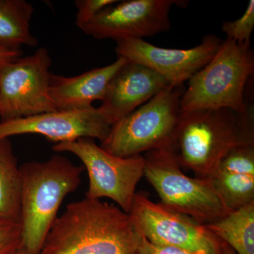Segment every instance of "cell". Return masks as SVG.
I'll list each match as a JSON object with an SVG mask.
<instances>
[{
	"label": "cell",
	"instance_id": "6da1fadb",
	"mask_svg": "<svg viewBox=\"0 0 254 254\" xmlns=\"http://www.w3.org/2000/svg\"><path fill=\"white\" fill-rule=\"evenodd\" d=\"M141 239L129 214L85 198L66 206L38 254H137Z\"/></svg>",
	"mask_w": 254,
	"mask_h": 254
},
{
	"label": "cell",
	"instance_id": "7a4b0ae2",
	"mask_svg": "<svg viewBox=\"0 0 254 254\" xmlns=\"http://www.w3.org/2000/svg\"><path fill=\"white\" fill-rule=\"evenodd\" d=\"M254 144V109L180 113L169 149L182 168L207 178L225 155L239 145Z\"/></svg>",
	"mask_w": 254,
	"mask_h": 254
},
{
	"label": "cell",
	"instance_id": "3957f363",
	"mask_svg": "<svg viewBox=\"0 0 254 254\" xmlns=\"http://www.w3.org/2000/svg\"><path fill=\"white\" fill-rule=\"evenodd\" d=\"M20 170L22 235L16 254H38L58 218L63 200L79 186L84 168L55 155L46 161L23 164Z\"/></svg>",
	"mask_w": 254,
	"mask_h": 254
},
{
	"label": "cell",
	"instance_id": "277c9868",
	"mask_svg": "<svg viewBox=\"0 0 254 254\" xmlns=\"http://www.w3.org/2000/svg\"><path fill=\"white\" fill-rule=\"evenodd\" d=\"M254 73L251 44L227 38L210 62L187 81L180 113L218 109L246 113L251 107L246 100V88Z\"/></svg>",
	"mask_w": 254,
	"mask_h": 254
},
{
	"label": "cell",
	"instance_id": "5b68a950",
	"mask_svg": "<svg viewBox=\"0 0 254 254\" xmlns=\"http://www.w3.org/2000/svg\"><path fill=\"white\" fill-rule=\"evenodd\" d=\"M183 86H169L110 128L100 146L121 158L166 148L173 140L180 115Z\"/></svg>",
	"mask_w": 254,
	"mask_h": 254
},
{
	"label": "cell",
	"instance_id": "8992f818",
	"mask_svg": "<svg viewBox=\"0 0 254 254\" xmlns=\"http://www.w3.org/2000/svg\"><path fill=\"white\" fill-rule=\"evenodd\" d=\"M144 158L143 176L158 193L162 204L204 225L231 213L210 180L185 175L168 147L147 152Z\"/></svg>",
	"mask_w": 254,
	"mask_h": 254
},
{
	"label": "cell",
	"instance_id": "52a82bcc",
	"mask_svg": "<svg viewBox=\"0 0 254 254\" xmlns=\"http://www.w3.org/2000/svg\"><path fill=\"white\" fill-rule=\"evenodd\" d=\"M53 149L58 153L66 152L76 155L83 164L89 177L86 198H109L124 212L130 213L137 184L144 174V156H116L89 138L55 143Z\"/></svg>",
	"mask_w": 254,
	"mask_h": 254
},
{
	"label": "cell",
	"instance_id": "ba28073f",
	"mask_svg": "<svg viewBox=\"0 0 254 254\" xmlns=\"http://www.w3.org/2000/svg\"><path fill=\"white\" fill-rule=\"evenodd\" d=\"M52 59L40 48L0 66V121L55 111L49 93Z\"/></svg>",
	"mask_w": 254,
	"mask_h": 254
},
{
	"label": "cell",
	"instance_id": "9c48e42d",
	"mask_svg": "<svg viewBox=\"0 0 254 254\" xmlns=\"http://www.w3.org/2000/svg\"><path fill=\"white\" fill-rule=\"evenodd\" d=\"M128 214L137 230L150 243L221 254L222 241L206 225L161 203H154L143 192L136 193Z\"/></svg>",
	"mask_w": 254,
	"mask_h": 254
},
{
	"label": "cell",
	"instance_id": "30bf717a",
	"mask_svg": "<svg viewBox=\"0 0 254 254\" xmlns=\"http://www.w3.org/2000/svg\"><path fill=\"white\" fill-rule=\"evenodd\" d=\"M175 0L118 1L102 10L81 31L97 40L143 39L171 27L170 11Z\"/></svg>",
	"mask_w": 254,
	"mask_h": 254
},
{
	"label": "cell",
	"instance_id": "8fae6325",
	"mask_svg": "<svg viewBox=\"0 0 254 254\" xmlns=\"http://www.w3.org/2000/svg\"><path fill=\"white\" fill-rule=\"evenodd\" d=\"M222 40L208 35L197 46L189 49H170L150 44L143 39L117 41L118 58L140 64L163 76L170 86H183L205 66L217 53Z\"/></svg>",
	"mask_w": 254,
	"mask_h": 254
},
{
	"label": "cell",
	"instance_id": "7c38bea8",
	"mask_svg": "<svg viewBox=\"0 0 254 254\" xmlns=\"http://www.w3.org/2000/svg\"><path fill=\"white\" fill-rule=\"evenodd\" d=\"M112 125L99 108L55 110L27 118L0 121V140L21 134H39L56 143L80 138L99 139L108 136Z\"/></svg>",
	"mask_w": 254,
	"mask_h": 254
},
{
	"label": "cell",
	"instance_id": "4fadbf2b",
	"mask_svg": "<svg viewBox=\"0 0 254 254\" xmlns=\"http://www.w3.org/2000/svg\"><path fill=\"white\" fill-rule=\"evenodd\" d=\"M169 86L158 73L127 61L110 81L98 108L113 125Z\"/></svg>",
	"mask_w": 254,
	"mask_h": 254
},
{
	"label": "cell",
	"instance_id": "5bb4252c",
	"mask_svg": "<svg viewBox=\"0 0 254 254\" xmlns=\"http://www.w3.org/2000/svg\"><path fill=\"white\" fill-rule=\"evenodd\" d=\"M127 60L122 58L108 66L93 68L74 76L52 73L49 93L57 110H77L93 107L103 100L110 81Z\"/></svg>",
	"mask_w": 254,
	"mask_h": 254
},
{
	"label": "cell",
	"instance_id": "9a60e30c",
	"mask_svg": "<svg viewBox=\"0 0 254 254\" xmlns=\"http://www.w3.org/2000/svg\"><path fill=\"white\" fill-rule=\"evenodd\" d=\"M34 8L26 0H0V48L21 50L36 47L38 41L31 31Z\"/></svg>",
	"mask_w": 254,
	"mask_h": 254
},
{
	"label": "cell",
	"instance_id": "2e32d148",
	"mask_svg": "<svg viewBox=\"0 0 254 254\" xmlns=\"http://www.w3.org/2000/svg\"><path fill=\"white\" fill-rule=\"evenodd\" d=\"M22 180L9 138L0 140V218L20 222Z\"/></svg>",
	"mask_w": 254,
	"mask_h": 254
},
{
	"label": "cell",
	"instance_id": "e0dca14e",
	"mask_svg": "<svg viewBox=\"0 0 254 254\" xmlns=\"http://www.w3.org/2000/svg\"><path fill=\"white\" fill-rule=\"evenodd\" d=\"M206 226L237 254H254V201Z\"/></svg>",
	"mask_w": 254,
	"mask_h": 254
},
{
	"label": "cell",
	"instance_id": "ac0fdd59",
	"mask_svg": "<svg viewBox=\"0 0 254 254\" xmlns=\"http://www.w3.org/2000/svg\"><path fill=\"white\" fill-rule=\"evenodd\" d=\"M230 212L254 201V177L215 170L207 177Z\"/></svg>",
	"mask_w": 254,
	"mask_h": 254
},
{
	"label": "cell",
	"instance_id": "d6986e66",
	"mask_svg": "<svg viewBox=\"0 0 254 254\" xmlns=\"http://www.w3.org/2000/svg\"><path fill=\"white\" fill-rule=\"evenodd\" d=\"M216 169L226 173L254 177V144L235 147L221 159Z\"/></svg>",
	"mask_w": 254,
	"mask_h": 254
},
{
	"label": "cell",
	"instance_id": "ffe728a7",
	"mask_svg": "<svg viewBox=\"0 0 254 254\" xmlns=\"http://www.w3.org/2000/svg\"><path fill=\"white\" fill-rule=\"evenodd\" d=\"M254 28V1L250 0L242 17L233 21H225L222 30L227 38L241 44H251V37Z\"/></svg>",
	"mask_w": 254,
	"mask_h": 254
},
{
	"label": "cell",
	"instance_id": "44dd1931",
	"mask_svg": "<svg viewBox=\"0 0 254 254\" xmlns=\"http://www.w3.org/2000/svg\"><path fill=\"white\" fill-rule=\"evenodd\" d=\"M21 222L0 218V254H16L21 242Z\"/></svg>",
	"mask_w": 254,
	"mask_h": 254
},
{
	"label": "cell",
	"instance_id": "7402d4cb",
	"mask_svg": "<svg viewBox=\"0 0 254 254\" xmlns=\"http://www.w3.org/2000/svg\"><path fill=\"white\" fill-rule=\"evenodd\" d=\"M116 0H76L75 5L77 8L76 25L81 29L85 25L91 21L98 13L108 6L116 4Z\"/></svg>",
	"mask_w": 254,
	"mask_h": 254
},
{
	"label": "cell",
	"instance_id": "603a6c76",
	"mask_svg": "<svg viewBox=\"0 0 254 254\" xmlns=\"http://www.w3.org/2000/svg\"><path fill=\"white\" fill-rule=\"evenodd\" d=\"M137 254H206L190 252L179 247L154 245L142 236L141 245Z\"/></svg>",
	"mask_w": 254,
	"mask_h": 254
},
{
	"label": "cell",
	"instance_id": "cb8c5ba5",
	"mask_svg": "<svg viewBox=\"0 0 254 254\" xmlns=\"http://www.w3.org/2000/svg\"><path fill=\"white\" fill-rule=\"evenodd\" d=\"M23 56V51L21 50L8 49L0 48V66L11 63Z\"/></svg>",
	"mask_w": 254,
	"mask_h": 254
},
{
	"label": "cell",
	"instance_id": "d4e9b609",
	"mask_svg": "<svg viewBox=\"0 0 254 254\" xmlns=\"http://www.w3.org/2000/svg\"><path fill=\"white\" fill-rule=\"evenodd\" d=\"M221 254H237L236 252H235L231 247H230L225 242L222 241L221 245Z\"/></svg>",
	"mask_w": 254,
	"mask_h": 254
}]
</instances>
